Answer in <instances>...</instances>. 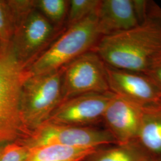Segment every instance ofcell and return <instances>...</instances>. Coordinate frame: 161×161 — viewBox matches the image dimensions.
Listing matches in <instances>:
<instances>
[{
    "mask_svg": "<svg viewBox=\"0 0 161 161\" xmlns=\"http://www.w3.org/2000/svg\"><path fill=\"white\" fill-rule=\"evenodd\" d=\"M92 50L108 66L145 74L161 54V20L149 17L133 28L103 36Z\"/></svg>",
    "mask_w": 161,
    "mask_h": 161,
    "instance_id": "cell-1",
    "label": "cell"
},
{
    "mask_svg": "<svg viewBox=\"0 0 161 161\" xmlns=\"http://www.w3.org/2000/svg\"><path fill=\"white\" fill-rule=\"evenodd\" d=\"M101 37L95 12L69 26L25 68L26 76L42 75L62 69L76 58L92 50Z\"/></svg>",
    "mask_w": 161,
    "mask_h": 161,
    "instance_id": "cell-2",
    "label": "cell"
},
{
    "mask_svg": "<svg viewBox=\"0 0 161 161\" xmlns=\"http://www.w3.org/2000/svg\"><path fill=\"white\" fill-rule=\"evenodd\" d=\"M26 78L25 68L9 47L0 56V146L14 143L30 134L20 111L21 90Z\"/></svg>",
    "mask_w": 161,
    "mask_h": 161,
    "instance_id": "cell-3",
    "label": "cell"
},
{
    "mask_svg": "<svg viewBox=\"0 0 161 161\" xmlns=\"http://www.w3.org/2000/svg\"><path fill=\"white\" fill-rule=\"evenodd\" d=\"M63 69L26 76L20 95V111L25 126L31 132L48 121L63 101Z\"/></svg>",
    "mask_w": 161,
    "mask_h": 161,
    "instance_id": "cell-4",
    "label": "cell"
},
{
    "mask_svg": "<svg viewBox=\"0 0 161 161\" xmlns=\"http://www.w3.org/2000/svg\"><path fill=\"white\" fill-rule=\"evenodd\" d=\"M18 142L29 149L52 145L97 148L116 144L114 137L105 128L71 126L48 122L41 124L27 137Z\"/></svg>",
    "mask_w": 161,
    "mask_h": 161,
    "instance_id": "cell-5",
    "label": "cell"
},
{
    "mask_svg": "<svg viewBox=\"0 0 161 161\" xmlns=\"http://www.w3.org/2000/svg\"><path fill=\"white\" fill-rule=\"evenodd\" d=\"M58 31L35 8L17 21L10 47L26 68L52 44Z\"/></svg>",
    "mask_w": 161,
    "mask_h": 161,
    "instance_id": "cell-6",
    "label": "cell"
},
{
    "mask_svg": "<svg viewBox=\"0 0 161 161\" xmlns=\"http://www.w3.org/2000/svg\"><path fill=\"white\" fill-rule=\"evenodd\" d=\"M62 69V102L82 94L110 92L106 65L93 50L76 58Z\"/></svg>",
    "mask_w": 161,
    "mask_h": 161,
    "instance_id": "cell-7",
    "label": "cell"
},
{
    "mask_svg": "<svg viewBox=\"0 0 161 161\" xmlns=\"http://www.w3.org/2000/svg\"><path fill=\"white\" fill-rule=\"evenodd\" d=\"M114 94L111 92L90 93L68 98L58 106L47 122L93 127L102 122L104 111Z\"/></svg>",
    "mask_w": 161,
    "mask_h": 161,
    "instance_id": "cell-8",
    "label": "cell"
},
{
    "mask_svg": "<svg viewBox=\"0 0 161 161\" xmlns=\"http://www.w3.org/2000/svg\"><path fill=\"white\" fill-rule=\"evenodd\" d=\"M145 106L114 94L104 111L102 122L118 145L136 141Z\"/></svg>",
    "mask_w": 161,
    "mask_h": 161,
    "instance_id": "cell-9",
    "label": "cell"
},
{
    "mask_svg": "<svg viewBox=\"0 0 161 161\" xmlns=\"http://www.w3.org/2000/svg\"><path fill=\"white\" fill-rule=\"evenodd\" d=\"M106 72L111 92L143 106L161 104V90L147 75L107 65Z\"/></svg>",
    "mask_w": 161,
    "mask_h": 161,
    "instance_id": "cell-10",
    "label": "cell"
},
{
    "mask_svg": "<svg viewBox=\"0 0 161 161\" xmlns=\"http://www.w3.org/2000/svg\"><path fill=\"white\" fill-rule=\"evenodd\" d=\"M96 14L102 36L125 31L140 25L133 0L100 1Z\"/></svg>",
    "mask_w": 161,
    "mask_h": 161,
    "instance_id": "cell-11",
    "label": "cell"
},
{
    "mask_svg": "<svg viewBox=\"0 0 161 161\" xmlns=\"http://www.w3.org/2000/svg\"><path fill=\"white\" fill-rule=\"evenodd\" d=\"M136 141L155 161H161V104L144 107Z\"/></svg>",
    "mask_w": 161,
    "mask_h": 161,
    "instance_id": "cell-12",
    "label": "cell"
},
{
    "mask_svg": "<svg viewBox=\"0 0 161 161\" xmlns=\"http://www.w3.org/2000/svg\"><path fill=\"white\" fill-rule=\"evenodd\" d=\"M137 141L98 147L82 161H154Z\"/></svg>",
    "mask_w": 161,
    "mask_h": 161,
    "instance_id": "cell-13",
    "label": "cell"
},
{
    "mask_svg": "<svg viewBox=\"0 0 161 161\" xmlns=\"http://www.w3.org/2000/svg\"><path fill=\"white\" fill-rule=\"evenodd\" d=\"M96 149L58 145L42 146L29 149L23 161H82Z\"/></svg>",
    "mask_w": 161,
    "mask_h": 161,
    "instance_id": "cell-14",
    "label": "cell"
},
{
    "mask_svg": "<svg viewBox=\"0 0 161 161\" xmlns=\"http://www.w3.org/2000/svg\"><path fill=\"white\" fill-rule=\"evenodd\" d=\"M69 1L34 0L35 7L57 28L67 18Z\"/></svg>",
    "mask_w": 161,
    "mask_h": 161,
    "instance_id": "cell-15",
    "label": "cell"
},
{
    "mask_svg": "<svg viewBox=\"0 0 161 161\" xmlns=\"http://www.w3.org/2000/svg\"><path fill=\"white\" fill-rule=\"evenodd\" d=\"M16 19L9 0H0V42L5 50L12 42Z\"/></svg>",
    "mask_w": 161,
    "mask_h": 161,
    "instance_id": "cell-16",
    "label": "cell"
},
{
    "mask_svg": "<svg viewBox=\"0 0 161 161\" xmlns=\"http://www.w3.org/2000/svg\"><path fill=\"white\" fill-rule=\"evenodd\" d=\"M98 0H71L69 1L67 15L68 27L78 23L96 12Z\"/></svg>",
    "mask_w": 161,
    "mask_h": 161,
    "instance_id": "cell-17",
    "label": "cell"
},
{
    "mask_svg": "<svg viewBox=\"0 0 161 161\" xmlns=\"http://www.w3.org/2000/svg\"><path fill=\"white\" fill-rule=\"evenodd\" d=\"M29 152L28 147L16 141L6 145L0 161H23Z\"/></svg>",
    "mask_w": 161,
    "mask_h": 161,
    "instance_id": "cell-18",
    "label": "cell"
},
{
    "mask_svg": "<svg viewBox=\"0 0 161 161\" xmlns=\"http://www.w3.org/2000/svg\"><path fill=\"white\" fill-rule=\"evenodd\" d=\"M145 74L149 77L161 92V54L153 61Z\"/></svg>",
    "mask_w": 161,
    "mask_h": 161,
    "instance_id": "cell-19",
    "label": "cell"
},
{
    "mask_svg": "<svg viewBox=\"0 0 161 161\" xmlns=\"http://www.w3.org/2000/svg\"><path fill=\"white\" fill-rule=\"evenodd\" d=\"M149 14L150 17H153V18H155V19L161 20V7L157 6L155 4H154L153 6H152V4H150Z\"/></svg>",
    "mask_w": 161,
    "mask_h": 161,
    "instance_id": "cell-20",
    "label": "cell"
},
{
    "mask_svg": "<svg viewBox=\"0 0 161 161\" xmlns=\"http://www.w3.org/2000/svg\"><path fill=\"white\" fill-rule=\"evenodd\" d=\"M6 146H0V161L3 157V153H4V150Z\"/></svg>",
    "mask_w": 161,
    "mask_h": 161,
    "instance_id": "cell-21",
    "label": "cell"
},
{
    "mask_svg": "<svg viewBox=\"0 0 161 161\" xmlns=\"http://www.w3.org/2000/svg\"><path fill=\"white\" fill-rule=\"evenodd\" d=\"M5 50H3V48L2 47V45L1 44V42H0V56L2 55V54L3 53V52H4Z\"/></svg>",
    "mask_w": 161,
    "mask_h": 161,
    "instance_id": "cell-22",
    "label": "cell"
},
{
    "mask_svg": "<svg viewBox=\"0 0 161 161\" xmlns=\"http://www.w3.org/2000/svg\"></svg>",
    "mask_w": 161,
    "mask_h": 161,
    "instance_id": "cell-23",
    "label": "cell"
}]
</instances>
